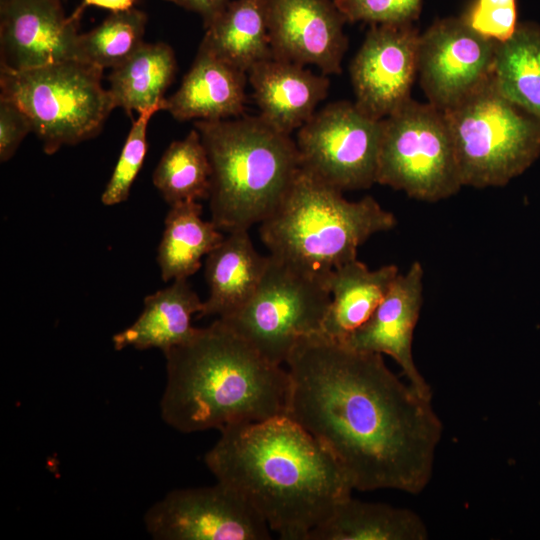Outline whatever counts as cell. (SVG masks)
<instances>
[{"mask_svg":"<svg viewBox=\"0 0 540 540\" xmlns=\"http://www.w3.org/2000/svg\"><path fill=\"white\" fill-rule=\"evenodd\" d=\"M285 364L286 415L334 457L353 489L426 488L442 422L432 399L402 382L381 354L317 333L299 339Z\"/></svg>","mask_w":540,"mask_h":540,"instance_id":"1","label":"cell"},{"mask_svg":"<svg viewBox=\"0 0 540 540\" xmlns=\"http://www.w3.org/2000/svg\"><path fill=\"white\" fill-rule=\"evenodd\" d=\"M220 431L207 468L283 540H307L354 490L334 457L287 415Z\"/></svg>","mask_w":540,"mask_h":540,"instance_id":"2","label":"cell"},{"mask_svg":"<svg viewBox=\"0 0 540 540\" xmlns=\"http://www.w3.org/2000/svg\"><path fill=\"white\" fill-rule=\"evenodd\" d=\"M162 419L182 433L260 422L287 414L290 376L221 319L164 353Z\"/></svg>","mask_w":540,"mask_h":540,"instance_id":"3","label":"cell"},{"mask_svg":"<svg viewBox=\"0 0 540 540\" xmlns=\"http://www.w3.org/2000/svg\"><path fill=\"white\" fill-rule=\"evenodd\" d=\"M211 165V221L248 230L279 207L300 169L296 142L258 116L194 122Z\"/></svg>","mask_w":540,"mask_h":540,"instance_id":"4","label":"cell"},{"mask_svg":"<svg viewBox=\"0 0 540 540\" xmlns=\"http://www.w3.org/2000/svg\"><path fill=\"white\" fill-rule=\"evenodd\" d=\"M396 225L394 214L373 197L349 201L300 167L279 207L260 223L259 235L270 255L326 277L357 259L358 248L371 236Z\"/></svg>","mask_w":540,"mask_h":540,"instance_id":"5","label":"cell"},{"mask_svg":"<svg viewBox=\"0 0 540 540\" xmlns=\"http://www.w3.org/2000/svg\"><path fill=\"white\" fill-rule=\"evenodd\" d=\"M103 69L75 59L26 70L0 69V99L29 118L52 155L99 134L114 109L103 88Z\"/></svg>","mask_w":540,"mask_h":540,"instance_id":"6","label":"cell"},{"mask_svg":"<svg viewBox=\"0 0 540 540\" xmlns=\"http://www.w3.org/2000/svg\"><path fill=\"white\" fill-rule=\"evenodd\" d=\"M444 113L463 186H505L540 155V117L504 97L492 78Z\"/></svg>","mask_w":540,"mask_h":540,"instance_id":"7","label":"cell"},{"mask_svg":"<svg viewBox=\"0 0 540 540\" xmlns=\"http://www.w3.org/2000/svg\"><path fill=\"white\" fill-rule=\"evenodd\" d=\"M377 183L438 202L463 187L444 111L412 98L383 119Z\"/></svg>","mask_w":540,"mask_h":540,"instance_id":"8","label":"cell"},{"mask_svg":"<svg viewBox=\"0 0 540 540\" xmlns=\"http://www.w3.org/2000/svg\"><path fill=\"white\" fill-rule=\"evenodd\" d=\"M268 256L251 299L219 319L266 360L282 365L299 339L321 332L331 295L326 277Z\"/></svg>","mask_w":540,"mask_h":540,"instance_id":"9","label":"cell"},{"mask_svg":"<svg viewBox=\"0 0 540 540\" xmlns=\"http://www.w3.org/2000/svg\"><path fill=\"white\" fill-rule=\"evenodd\" d=\"M383 119H375L355 102L336 101L316 111L297 130L300 166L344 192L377 183Z\"/></svg>","mask_w":540,"mask_h":540,"instance_id":"10","label":"cell"},{"mask_svg":"<svg viewBox=\"0 0 540 540\" xmlns=\"http://www.w3.org/2000/svg\"><path fill=\"white\" fill-rule=\"evenodd\" d=\"M147 532L156 540H267L264 519L231 488L176 489L144 515Z\"/></svg>","mask_w":540,"mask_h":540,"instance_id":"11","label":"cell"},{"mask_svg":"<svg viewBox=\"0 0 540 540\" xmlns=\"http://www.w3.org/2000/svg\"><path fill=\"white\" fill-rule=\"evenodd\" d=\"M496 44L462 17L437 20L420 34L418 77L428 103L448 110L489 82Z\"/></svg>","mask_w":540,"mask_h":540,"instance_id":"12","label":"cell"},{"mask_svg":"<svg viewBox=\"0 0 540 540\" xmlns=\"http://www.w3.org/2000/svg\"><path fill=\"white\" fill-rule=\"evenodd\" d=\"M419 36L412 23L371 25L349 68L354 102L369 116L382 120L411 99Z\"/></svg>","mask_w":540,"mask_h":540,"instance_id":"13","label":"cell"},{"mask_svg":"<svg viewBox=\"0 0 540 540\" xmlns=\"http://www.w3.org/2000/svg\"><path fill=\"white\" fill-rule=\"evenodd\" d=\"M346 20L333 0H268L274 58L338 75L348 47Z\"/></svg>","mask_w":540,"mask_h":540,"instance_id":"14","label":"cell"},{"mask_svg":"<svg viewBox=\"0 0 540 540\" xmlns=\"http://www.w3.org/2000/svg\"><path fill=\"white\" fill-rule=\"evenodd\" d=\"M78 22L59 0H1V68L26 70L75 59Z\"/></svg>","mask_w":540,"mask_h":540,"instance_id":"15","label":"cell"},{"mask_svg":"<svg viewBox=\"0 0 540 540\" xmlns=\"http://www.w3.org/2000/svg\"><path fill=\"white\" fill-rule=\"evenodd\" d=\"M423 292L424 269L419 261H414L406 273H399L367 322L342 344L357 351L390 356L400 366L408 383L420 395L432 399V389L418 370L412 351Z\"/></svg>","mask_w":540,"mask_h":540,"instance_id":"16","label":"cell"},{"mask_svg":"<svg viewBox=\"0 0 540 540\" xmlns=\"http://www.w3.org/2000/svg\"><path fill=\"white\" fill-rule=\"evenodd\" d=\"M248 82L259 116L288 135L312 117L327 97L330 86L328 76L274 57L253 66L248 72Z\"/></svg>","mask_w":540,"mask_h":540,"instance_id":"17","label":"cell"},{"mask_svg":"<svg viewBox=\"0 0 540 540\" xmlns=\"http://www.w3.org/2000/svg\"><path fill=\"white\" fill-rule=\"evenodd\" d=\"M248 74L200 44L180 87L164 110L178 121H217L244 115Z\"/></svg>","mask_w":540,"mask_h":540,"instance_id":"18","label":"cell"},{"mask_svg":"<svg viewBox=\"0 0 540 540\" xmlns=\"http://www.w3.org/2000/svg\"><path fill=\"white\" fill-rule=\"evenodd\" d=\"M268 258L255 249L248 230L228 232L206 256L209 295L198 317L224 318L242 308L258 288Z\"/></svg>","mask_w":540,"mask_h":540,"instance_id":"19","label":"cell"},{"mask_svg":"<svg viewBox=\"0 0 540 540\" xmlns=\"http://www.w3.org/2000/svg\"><path fill=\"white\" fill-rule=\"evenodd\" d=\"M399 273L393 264L371 270L358 259L330 271L325 282L331 301L320 334L342 343L367 322Z\"/></svg>","mask_w":540,"mask_h":540,"instance_id":"20","label":"cell"},{"mask_svg":"<svg viewBox=\"0 0 540 540\" xmlns=\"http://www.w3.org/2000/svg\"><path fill=\"white\" fill-rule=\"evenodd\" d=\"M203 301L188 279H176L166 288L147 295L144 308L133 324L113 335L116 350L158 348L163 354L188 341L196 332L191 320Z\"/></svg>","mask_w":540,"mask_h":540,"instance_id":"21","label":"cell"},{"mask_svg":"<svg viewBox=\"0 0 540 540\" xmlns=\"http://www.w3.org/2000/svg\"><path fill=\"white\" fill-rule=\"evenodd\" d=\"M200 44L246 72L273 57L268 0H231L206 26Z\"/></svg>","mask_w":540,"mask_h":540,"instance_id":"22","label":"cell"},{"mask_svg":"<svg viewBox=\"0 0 540 540\" xmlns=\"http://www.w3.org/2000/svg\"><path fill=\"white\" fill-rule=\"evenodd\" d=\"M428 530L414 511L349 496L307 540H426Z\"/></svg>","mask_w":540,"mask_h":540,"instance_id":"23","label":"cell"},{"mask_svg":"<svg viewBox=\"0 0 540 540\" xmlns=\"http://www.w3.org/2000/svg\"><path fill=\"white\" fill-rule=\"evenodd\" d=\"M198 201H184L170 206L157 250V263L164 282L188 279L201 267L207 256L223 239L221 230L201 217Z\"/></svg>","mask_w":540,"mask_h":540,"instance_id":"24","label":"cell"},{"mask_svg":"<svg viewBox=\"0 0 540 540\" xmlns=\"http://www.w3.org/2000/svg\"><path fill=\"white\" fill-rule=\"evenodd\" d=\"M177 65L166 43H143L125 62L112 69L108 89L114 108L128 116L164 102V93L174 80Z\"/></svg>","mask_w":540,"mask_h":540,"instance_id":"25","label":"cell"},{"mask_svg":"<svg viewBox=\"0 0 540 540\" xmlns=\"http://www.w3.org/2000/svg\"><path fill=\"white\" fill-rule=\"evenodd\" d=\"M492 81L508 100L540 117V25L518 23L513 35L497 43Z\"/></svg>","mask_w":540,"mask_h":540,"instance_id":"26","label":"cell"},{"mask_svg":"<svg viewBox=\"0 0 540 540\" xmlns=\"http://www.w3.org/2000/svg\"><path fill=\"white\" fill-rule=\"evenodd\" d=\"M152 181L170 206L209 198L211 165L195 128L184 139L173 141L167 147L153 172Z\"/></svg>","mask_w":540,"mask_h":540,"instance_id":"27","label":"cell"},{"mask_svg":"<svg viewBox=\"0 0 540 540\" xmlns=\"http://www.w3.org/2000/svg\"><path fill=\"white\" fill-rule=\"evenodd\" d=\"M147 15L138 9L111 12L96 28L79 34L75 60L101 69L115 68L144 43Z\"/></svg>","mask_w":540,"mask_h":540,"instance_id":"28","label":"cell"},{"mask_svg":"<svg viewBox=\"0 0 540 540\" xmlns=\"http://www.w3.org/2000/svg\"><path fill=\"white\" fill-rule=\"evenodd\" d=\"M164 102L139 113L125 140L113 173L101 195V202L113 206L125 202L130 194L132 184L142 168L146 153L147 127L151 117L164 110Z\"/></svg>","mask_w":540,"mask_h":540,"instance_id":"29","label":"cell"},{"mask_svg":"<svg viewBox=\"0 0 540 540\" xmlns=\"http://www.w3.org/2000/svg\"><path fill=\"white\" fill-rule=\"evenodd\" d=\"M346 22L400 25L415 21L423 0H333Z\"/></svg>","mask_w":540,"mask_h":540,"instance_id":"30","label":"cell"},{"mask_svg":"<svg viewBox=\"0 0 540 540\" xmlns=\"http://www.w3.org/2000/svg\"><path fill=\"white\" fill-rule=\"evenodd\" d=\"M462 18L478 34L501 43L517 28L516 0H475Z\"/></svg>","mask_w":540,"mask_h":540,"instance_id":"31","label":"cell"},{"mask_svg":"<svg viewBox=\"0 0 540 540\" xmlns=\"http://www.w3.org/2000/svg\"><path fill=\"white\" fill-rule=\"evenodd\" d=\"M33 132L27 115L13 103L0 99V160L8 161L20 143Z\"/></svg>","mask_w":540,"mask_h":540,"instance_id":"32","label":"cell"},{"mask_svg":"<svg viewBox=\"0 0 540 540\" xmlns=\"http://www.w3.org/2000/svg\"><path fill=\"white\" fill-rule=\"evenodd\" d=\"M186 10L198 13L206 27L231 0H165Z\"/></svg>","mask_w":540,"mask_h":540,"instance_id":"33","label":"cell"},{"mask_svg":"<svg viewBox=\"0 0 540 540\" xmlns=\"http://www.w3.org/2000/svg\"><path fill=\"white\" fill-rule=\"evenodd\" d=\"M135 1L136 0H83L70 17L79 21L83 11L89 6L105 8L111 12L129 10L133 8Z\"/></svg>","mask_w":540,"mask_h":540,"instance_id":"34","label":"cell"}]
</instances>
